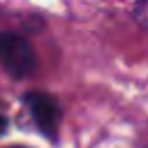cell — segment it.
<instances>
[{
  "instance_id": "6da1fadb",
  "label": "cell",
  "mask_w": 148,
  "mask_h": 148,
  "mask_svg": "<svg viewBox=\"0 0 148 148\" xmlns=\"http://www.w3.org/2000/svg\"><path fill=\"white\" fill-rule=\"evenodd\" d=\"M0 65L14 79H23V76H28L35 69L37 58H35L32 46L21 35H16V32H0Z\"/></svg>"
},
{
  "instance_id": "7a4b0ae2",
  "label": "cell",
  "mask_w": 148,
  "mask_h": 148,
  "mask_svg": "<svg viewBox=\"0 0 148 148\" xmlns=\"http://www.w3.org/2000/svg\"><path fill=\"white\" fill-rule=\"evenodd\" d=\"M25 106H28L35 125L42 130V134L53 139L56 132H58V125H60V106H58V102L46 92L32 90V92L25 95Z\"/></svg>"
},
{
  "instance_id": "3957f363",
  "label": "cell",
  "mask_w": 148,
  "mask_h": 148,
  "mask_svg": "<svg viewBox=\"0 0 148 148\" xmlns=\"http://www.w3.org/2000/svg\"><path fill=\"white\" fill-rule=\"evenodd\" d=\"M5 130H7V118H2V116H0V134H2Z\"/></svg>"
},
{
  "instance_id": "277c9868",
  "label": "cell",
  "mask_w": 148,
  "mask_h": 148,
  "mask_svg": "<svg viewBox=\"0 0 148 148\" xmlns=\"http://www.w3.org/2000/svg\"><path fill=\"white\" fill-rule=\"evenodd\" d=\"M14 148H23V146H14Z\"/></svg>"
}]
</instances>
